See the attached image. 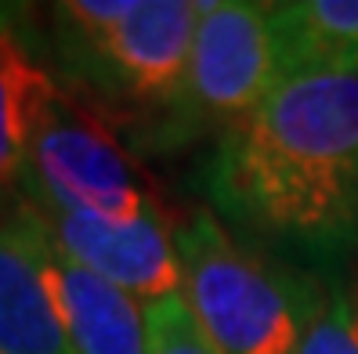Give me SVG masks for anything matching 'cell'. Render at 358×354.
Wrapping results in <instances>:
<instances>
[{"label": "cell", "instance_id": "obj_1", "mask_svg": "<svg viewBox=\"0 0 358 354\" xmlns=\"http://www.w3.org/2000/svg\"><path fill=\"white\" fill-rule=\"evenodd\" d=\"M217 210L246 232L311 253L358 242V66L282 76L221 134Z\"/></svg>", "mask_w": 358, "mask_h": 354}, {"label": "cell", "instance_id": "obj_2", "mask_svg": "<svg viewBox=\"0 0 358 354\" xmlns=\"http://www.w3.org/2000/svg\"><path fill=\"white\" fill-rule=\"evenodd\" d=\"M181 293L221 354H301L326 293L275 257L250 249L217 214L178 224Z\"/></svg>", "mask_w": 358, "mask_h": 354}, {"label": "cell", "instance_id": "obj_3", "mask_svg": "<svg viewBox=\"0 0 358 354\" xmlns=\"http://www.w3.org/2000/svg\"><path fill=\"white\" fill-rule=\"evenodd\" d=\"M22 192L33 202L105 221L166 214L134 156L58 83L36 116Z\"/></svg>", "mask_w": 358, "mask_h": 354}, {"label": "cell", "instance_id": "obj_4", "mask_svg": "<svg viewBox=\"0 0 358 354\" xmlns=\"http://www.w3.org/2000/svg\"><path fill=\"white\" fill-rule=\"evenodd\" d=\"M282 76L286 73L275 26H271V4L203 0L185 83L166 105L174 112V141L181 138L178 131H231L271 94Z\"/></svg>", "mask_w": 358, "mask_h": 354}, {"label": "cell", "instance_id": "obj_5", "mask_svg": "<svg viewBox=\"0 0 358 354\" xmlns=\"http://www.w3.org/2000/svg\"><path fill=\"white\" fill-rule=\"evenodd\" d=\"M22 206L55 239V246L94 272L98 279L120 286L141 304L181 293V249L178 224L166 214L138 221H105L87 214H69L58 206H44L22 196Z\"/></svg>", "mask_w": 358, "mask_h": 354}, {"label": "cell", "instance_id": "obj_6", "mask_svg": "<svg viewBox=\"0 0 358 354\" xmlns=\"http://www.w3.org/2000/svg\"><path fill=\"white\" fill-rule=\"evenodd\" d=\"M203 0H131L101 33L76 36L113 83L145 105H171L185 83Z\"/></svg>", "mask_w": 358, "mask_h": 354}, {"label": "cell", "instance_id": "obj_7", "mask_svg": "<svg viewBox=\"0 0 358 354\" xmlns=\"http://www.w3.org/2000/svg\"><path fill=\"white\" fill-rule=\"evenodd\" d=\"M11 221L22 228L29 242V253L55 300V311L62 325H66L73 351L76 354H145V347H149L145 304L134 300L131 293H123L120 286L98 279L87 267H80L76 260H69L22 202L15 206Z\"/></svg>", "mask_w": 358, "mask_h": 354}, {"label": "cell", "instance_id": "obj_8", "mask_svg": "<svg viewBox=\"0 0 358 354\" xmlns=\"http://www.w3.org/2000/svg\"><path fill=\"white\" fill-rule=\"evenodd\" d=\"M0 354H76L11 217L0 221Z\"/></svg>", "mask_w": 358, "mask_h": 354}, {"label": "cell", "instance_id": "obj_9", "mask_svg": "<svg viewBox=\"0 0 358 354\" xmlns=\"http://www.w3.org/2000/svg\"><path fill=\"white\" fill-rule=\"evenodd\" d=\"M282 73L358 66V0H289L271 4Z\"/></svg>", "mask_w": 358, "mask_h": 354}, {"label": "cell", "instance_id": "obj_10", "mask_svg": "<svg viewBox=\"0 0 358 354\" xmlns=\"http://www.w3.org/2000/svg\"><path fill=\"white\" fill-rule=\"evenodd\" d=\"M51 91L55 76L36 66L29 47L8 26H0V202L22 184L29 138Z\"/></svg>", "mask_w": 358, "mask_h": 354}, {"label": "cell", "instance_id": "obj_11", "mask_svg": "<svg viewBox=\"0 0 358 354\" xmlns=\"http://www.w3.org/2000/svg\"><path fill=\"white\" fill-rule=\"evenodd\" d=\"M145 318H149V347H145V354H221L214 340L206 337V329L199 325L185 293L145 304Z\"/></svg>", "mask_w": 358, "mask_h": 354}, {"label": "cell", "instance_id": "obj_12", "mask_svg": "<svg viewBox=\"0 0 358 354\" xmlns=\"http://www.w3.org/2000/svg\"><path fill=\"white\" fill-rule=\"evenodd\" d=\"M301 354H358V293L348 286L333 289L315 315Z\"/></svg>", "mask_w": 358, "mask_h": 354}]
</instances>
